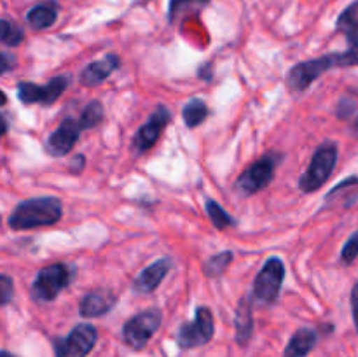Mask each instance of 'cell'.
Listing matches in <instances>:
<instances>
[{"label": "cell", "mask_w": 358, "mask_h": 357, "mask_svg": "<svg viewBox=\"0 0 358 357\" xmlns=\"http://www.w3.org/2000/svg\"><path fill=\"white\" fill-rule=\"evenodd\" d=\"M80 132H83V128L79 125V119L77 121L72 118L63 119L62 125L49 135L48 142H45V149H48L51 156H66L73 149L77 140H79Z\"/></svg>", "instance_id": "obj_12"}, {"label": "cell", "mask_w": 358, "mask_h": 357, "mask_svg": "<svg viewBox=\"0 0 358 357\" xmlns=\"http://www.w3.org/2000/svg\"><path fill=\"white\" fill-rule=\"evenodd\" d=\"M205 206H206V214H208L210 220H212L213 226H215L217 230H227V227L236 224V220H234L233 217H231L229 214H227L226 210L215 202V200L208 198L205 202Z\"/></svg>", "instance_id": "obj_22"}, {"label": "cell", "mask_w": 358, "mask_h": 357, "mask_svg": "<svg viewBox=\"0 0 358 357\" xmlns=\"http://www.w3.org/2000/svg\"><path fill=\"white\" fill-rule=\"evenodd\" d=\"M234 324H236V342L240 345H247L254 332V312H252V301L248 296L241 298L238 303Z\"/></svg>", "instance_id": "obj_17"}, {"label": "cell", "mask_w": 358, "mask_h": 357, "mask_svg": "<svg viewBox=\"0 0 358 357\" xmlns=\"http://www.w3.org/2000/svg\"><path fill=\"white\" fill-rule=\"evenodd\" d=\"M63 217L62 200L55 196H41V198H30L17 203L9 214L10 230L23 231L34 230L38 226H52L59 223Z\"/></svg>", "instance_id": "obj_1"}, {"label": "cell", "mask_w": 358, "mask_h": 357, "mask_svg": "<svg viewBox=\"0 0 358 357\" xmlns=\"http://www.w3.org/2000/svg\"><path fill=\"white\" fill-rule=\"evenodd\" d=\"M16 90L21 104H42V100H44V86H41V84L23 80V83H17Z\"/></svg>", "instance_id": "obj_24"}, {"label": "cell", "mask_w": 358, "mask_h": 357, "mask_svg": "<svg viewBox=\"0 0 358 357\" xmlns=\"http://www.w3.org/2000/svg\"><path fill=\"white\" fill-rule=\"evenodd\" d=\"M84 163H86V158H84L83 154H76V156L72 158V161H70V172L79 174V172L84 168Z\"/></svg>", "instance_id": "obj_32"}, {"label": "cell", "mask_w": 358, "mask_h": 357, "mask_svg": "<svg viewBox=\"0 0 358 357\" xmlns=\"http://www.w3.org/2000/svg\"><path fill=\"white\" fill-rule=\"evenodd\" d=\"M163 315L157 308H149L140 314L133 315L124 326H122V342L133 350H142L149 343V340L156 335L159 329Z\"/></svg>", "instance_id": "obj_5"}, {"label": "cell", "mask_w": 358, "mask_h": 357, "mask_svg": "<svg viewBox=\"0 0 358 357\" xmlns=\"http://www.w3.org/2000/svg\"><path fill=\"white\" fill-rule=\"evenodd\" d=\"M336 111H338V115L341 119L348 118V115L353 114V111H355V100H350V98H346V97L341 98Z\"/></svg>", "instance_id": "obj_29"}, {"label": "cell", "mask_w": 358, "mask_h": 357, "mask_svg": "<svg viewBox=\"0 0 358 357\" xmlns=\"http://www.w3.org/2000/svg\"><path fill=\"white\" fill-rule=\"evenodd\" d=\"M119 65H121V58L114 52H108L103 58L91 62L90 65L84 66V70L80 72V83L90 88L96 86V84L103 83L108 76H112V72H115Z\"/></svg>", "instance_id": "obj_14"}, {"label": "cell", "mask_w": 358, "mask_h": 357, "mask_svg": "<svg viewBox=\"0 0 358 357\" xmlns=\"http://www.w3.org/2000/svg\"><path fill=\"white\" fill-rule=\"evenodd\" d=\"M318 342V332L311 328H301L290 336L285 346V357H306Z\"/></svg>", "instance_id": "obj_16"}, {"label": "cell", "mask_w": 358, "mask_h": 357, "mask_svg": "<svg viewBox=\"0 0 358 357\" xmlns=\"http://www.w3.org/2000/svg\"><path fill=\"white\" fill-rule=\"evenodd\" d=\"M355 130L358 132V118H357V121H355Z\"/></svg>", "instance_id": "obj_35"}, {"label": "cell", "mask_w": 358, "mask_h": 357, "mask_svg": "<svg viewBox=\"0 0 358 357\" xmlns=\"http://www.w3.org/2000/svg\"><path fill=\"white\" fill-rule=\"evenodd\" d=\"M72 280V270L65 262H52L38 270L34 284H31V296L35 301L49 303L59 296L63 289Z\"/></svg>", "instance_id": "obj_3"}, {"label": "cell", "mask_w": 358, "mask_h": 357, "mask_svg": "<svg viewBox=\"0 0 358 357\" xmlns=\"http://www.w3.org/2000/svg\"><path fill=\"white\" fill-rule=\"evenodd\" d=\"M98 340V331L93 324H77L72 331L63 338L52 342L56 357H86L94 349Z\"/></svg>", "instance_id": "obj_9"}, {"label": "cell", "mask_w": 358, "mask_h": 357, "mask_svg": "<svg viewBox=\"0 0 358 357\" xmlns=\"http://www.w3.org/2000/svg\"><path fill=\"white\" fill-rule=\"evenodd\" d=\"M357 184H358V177H357V175H352V177L345 178V181H343V182H339V184L336 186V188H332L331 191L327 192V200H331L332 196H334L336 192H339V191H341L343 188H348V186H350V188H352V186H357Z\"/></svg>", "instance_id": "obj_31"}, {"label": "cell", "mask_w": 358, "mask_h": 357, "mask_svg": "<svg viewBox=\"0 0 358 357\" xmlns=\"http://www.w3.org/2000/svg\"><path fill=\"white\" fill-rule=\"evenodd\" d=\"M208 0H171L170 2V9H168V20L173 21L177 18L178 13L185 9L189 4H199V6H205Z\"/></svg>", "instance_id": "obj_27"}, {"label": "cell", "mask_w": 358, "mask_h": 357, "mask_svg": "<svg viewBox=\"0 0 358 357\" xmlns=\"http://www.w3.org/2000/svg\"><path fill=\"white\" fill-rule=\"evenodd\" d=\"M231 261H233V252H219V254L206 259L205 265H203V273H205V276H208V279H217V276H220L227 268H229Z\"/></svg>", "instance_id": "obj_21"}, {"label": "cell", "mask_w": 358, "mask_h": 357, "mask_svg": "<svg viewBox=\"0 0 358 357\" xmlns=\"http://www.w3.org/2000/svg\"><path fill=\"white\" fill-rule=\"evenodd\" d=\"M210 111H208V105L205 104V100L201 98H192L191 102L184 105L182 108V118H184L185 125L189 128H196V126L201 125L206 118H208Z\"/></svg>", "instance_id": "obj_19"}, {"label": "cell", "mask_w": 358, "mask_h": 357, "mask_svg": "<svg viewBox=\"0 0 358 357\" xmlns=\"http://www.w3.org/2000/svg\"><path fill=\"white\" fill-rule=\"evenodd\" d=\"M338 30L346 35V42H348V49L339 52V65H358V0L346 7L338 18Z\"/></svg>", "instance_id": "obj_11"}, {"label": "cell", "mask_w": 358, "mask_h": 357, "mask_svg": "<svg viewBox=\"0 0 358 357\" xmlns=\"http://www.w3.org/2000/svg\"><path fill=\"white\" fill-rule=\"evenodd\" d=\"M352 312H353V321H355V328L358 332V282L355 284L352 290Z\"/></svg>", "instance_id": "obj_33"}, {"label": "cell", "mask_w": 358, "mask_h": 357, "mask_svg": "<svg viewBox=\"0 0 358 357\" xmlns=\"http://www.w3.org/2000/svg\"><path fill=\"white\" fill-rule=\"evenodd\" d=\"M334 66H339V52H331V55H324L320 58L306 59V62L297 63L289 70L287 84L292 91L301 93V91L308 90L322 74L334 69Z\"/></svg>", "instance_id": "obj_7"}, {"label": "cell", "mask_w": 358, "mask_h": 357, "mask_svg": "<svg viewBox=\"0 0 358 357\" xmlns=\"http://www.w3.org/2000/svg\"><path fill=\"white\" fill-rule=\"evenodd\" d=\"M0 294H2V298H0L2 304H7L10 300H13L14 284L9 275H0Z\"/></svg>", "instance_id": "obj_28"}, {"label": "cell", "mask_w": 358, "mask_h": 357, "mask_svg": "<svg viewBox=\"0 0 358 357\" xmlns=\"http://www.w3.org/2000/svg\"><path fill=\"white\" fill-rule=\"evenodd\" d=\"M213 332H215V322H213L212 310L206 307H198L194 318L191 322H184L178 328L177 343L184 350L198 349L213 338Z\"/></svg>", "instance_id": "obj_6"}, {"label": "cell", "mask_w": 358, "mask_h": 357, "mask_svg": "<svg viewBox=\"0 0 358 357\" xmlns=\"http://www.w3.org/2000/svg\"><path fill=\"white\" fill-rule=\"evenodd\" d=\"M280 156L278 153H269L266 156L259 158L252 164H248L240 175H238L234 188L241 192L243 196H250L264 189L266 186L271 184L273 177H275L276 167H278Z\"/></svg>", "instance_id": "obj_4"}, {"label": "cell", "mask_w": 358, "mask_h": 357, "mask_svg": "<svg viewBox=\"0 0 358 357\" xmlns=\"http://www.w3.org/2000/svg\"><path fill=\"white\" fill-rule=\"evenodd\" d=\"M103 119V105L98 100H91L84 105L83 112L79 115V125L83 130H91Z\"/></svg>", "instance_id": "obj_23"}, {"label": "cell", "mask_w": 358, "mask_h": 357, "mask_svg": "<svg viewBox=\"0 0 358 357\" xmlns=\"http://www.w3.org/2000/svg\"><path fill=\"white\" fill-rule=\"evenodd\" d=\"M170 270H171L170 258L157 259V261H154L152 265L143 268L142 272L136 275V279L133 280V290L140 294L154 293V290L159 287V284L164 280V276L168 275Z\"/></svg>", "instance_id": "obj_13"}, {"label": "cell", "mask_w": 358, "mask_h": 357, "mask_svg": "<svg viewBox=\"0 0 358 357\" xmlns=\"http://www.w3.org/2000/svg\"><path fill=\"white\" fill-rule=\"evenodd\" d=\"M56 18H58V4L55 0L37 4L27 13V21L34 30L49 28L51 24H55Z\"/></svg>", "instance_id": "obj_18"}, {"label": "cell", "mask_w": 358, "mask_h": 357, "mask_svg": "<svg viewBox=\"0 0 358 357\" xmlns=\"http://www.w3.org/2000/svg\"><path fill=\"white\" fill-rule=\"evenodd\" d=\"M23 30H21L17 24L10 23V21L2 20L0 21V41L3 42L9 48H14V46H20L23 42Z\"/></svg>", "instance_id": "obj_25"}, {"label": "cell", "mask_w": 358, "mask_h": 357, "mask_svg": "<svg viewBox=\"0 0 358 357\" xmlns=\"http://www.w3.org/2000/svg\"><path fill=\"white\" fill-rule=\"evenodd\" d=\"M117 298L110 290H91L80 300L79 314L84 318L101 317L114 308Z\"/></svg>", "instance_id": "obj_15"}, {"label": "cell", "mask_w": 358, "mask_h": 357, "mask_svg": "<svg viewBox=\"0 0 358 357\" xmlns=\"http://www.w3.org/2000/svg\"><path fill=\"white\" fill-rule=\"evenodd\" d=\"M0 357H14V356L9 352V350H2V352H0Z\"/></svg>", "instance_id": "obj_34"}, {"label": "cell", "mask_w": 358, "mask_h": 357, "mask_svg": "<svg viewBox=\"0 0 358 357\" xmlns=\"http://www.w3.org/2000/svg\"><path fill=\"white\" fill-rule=\"evenodd\" d=\"M14 65H16V58H14L10 52H7V51L0 52V66H2V69H0V72L7 74L9 70L14 69Z\"/></svg>", "instance_id": "obj_30"}, {"label": "cell", "mask_w": 358, "mask_h": 357, "mask_svg": "<svg viewBox=\"0 0 358 357\" xmlns=\"http://www.w3.org/2000/svg\"><path fill=\"white\" fill-rule=\"evenodd\" d=\"M357 258H358V231H355V233L346 240V244L343 245V251H341V259L346 262V265H352Z\"/></svg>", "instance_id": "obj_26"}, {"label": "cell", "mask_w": 358, "mask_h": 357, "mask_svg": "<svg viewBox=\"0 0 358 357\" xmlns=\"http://www.w3.org/2000/svg\"><path fill=\"white\" fill-rule=\"evenodd\" d=\"M171 119V112L166 105H157L152 111V114L149 115V119L145 121V125L140 126L135 133V139H133V147L138 153H145L147 149L154 146L157 142V139L161 136L163 130L166 128V125Z\"/></svg>", "instance_id": "obj_10"}, {"label": "cell", "mask_w": 358, "mask_h": 357, "mask_svg": "<svg viewBox=\"0 0 358 357\" xmlns=\"http://www.w3.org/2000/svg\"><path fill=\"white\" fill-rule=\"evenodd\" d=\"M285 279V265L280 258H269L257 273L252 287V294L259 303L273 304L280 296V289Z\"/></svg>", "instance_id": "obj_8"}, {"label": "cell", "mask_w": 358, "mask_h": 357, "mask_svg": "<svg viewBox=\"0 0 358 357\" xmlns=\"http://www.w3.org/2000/svg\"><path fill=\"white\" fill-rule=\"evenodd\" d=\"M70 83H72V76L70 74H62V76L52 77L48 84H44V100H42V105L55 104L65 93Z\"/></svg>", "instance_id": "obj_20"}, {"label": "cell", "mask_w": 358, "mask_h": 357, "mask_svg": "<svg viewBox=\"0 0 358 357\" xmlns=\"http://www.w3.org/2000/svg\"><path fill=\"white\" fill-rule=\"evenodd\" d=\"M338 146L334 142H325L315 150L308 170L301 175L299 189L303 192H315L320 189L334 172L338 163Z\"/></svg>", "instance_id": "obj_2"}]
</instances>
